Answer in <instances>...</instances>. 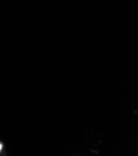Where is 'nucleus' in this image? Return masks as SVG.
I'll use <instances>...</instances> for the list:
<instances>
[{
  "label": "nucleus",
  "mask_w": 138,
  "mask_h": 156,
  "mask_svg": "<svg viewBox=\"0 0 138 156\" xmlns=\"http://www.w3.org/2000/svg\"><path fill=\"white\" fill-rule=\"evenodd\" d=\"M1 149H2V145L0 144V150H1Z\"/></svg>",
  "instance_id": "obj_1"
}]
</instances>
